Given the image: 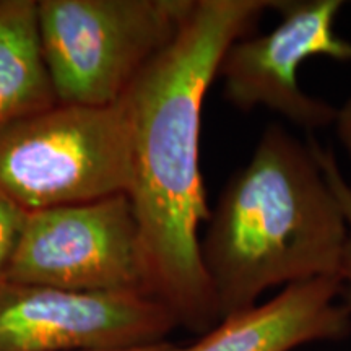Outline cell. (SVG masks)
Listing matches in <instances>:
<instances>
[{"label":"cell","instance_id":"cell-1","mask_svg":"<svg viewBox=\"0 0 351 351\" xmlns=\"http://www.w3.org/2000/svg\"><path fill=\"white\" fill-rule=\"evenodd\" d=\"M275 0H195L176 38L124 96L130 187L148 296L194 332L219 322L200 254L210 208L200 171L202 109L228 47L256 33Z\"/></svg>","mask_w":351,"mask_h":351},{"label":"cell","instance_id":"cell-2","mask_svg":"<svg viewBox=\"0 0 351 351\" xmlns=\"http://www.w3.org/2000/svg\"><path fill=\"white\" fill-rule=\"evenodd\" d=\"M200 254L219 319L275 287L340 278L350 228L314 140L267 125L210 210Z\"/></svg>","mask_w":351,"mask_h":351},{"label":"cell","instance_id":"cell-3","mask_svg":"<svg viewBox=\"0 0 351 351\" xmlns=\"http://www.w3.org/2000/svg\"><path fill=\"white\" fill-rule=\"evenodd\" d=\"M195 0H38L59 104L111 106L169 46Z\"/></svg>","mask_w":351,"mask_h":351},{"label":"cell","instance_id":"cell-4","mask_svg":"<svg viewBox=\"0 0 351 351\" xmlns=\"http://www.w3.org/2000/svg\"><path fill=\"white\" fill-rule=\"evenodd\" d=\"M130 132L124 99L59 104L0 130V192L26 213L127 194Z\"/></svg>","mask_w":351,"mask_h":351},{"label":"cell","instance_id":"cell-5","mask_svg":"<svg viewBox=\"0 0 351 351\" xmlns=\"http://www.w3.org/2000/svg\"><path fill=\"white\" fill-rule=\"evenodd\" d=\"M3 282L90 293H147L127 194L26 213Z\"/></svg>","mask_w":351,"mask_h":351},{"label":"cell","instance_id":"cell-6","mask_svg":"<svg viewBox=\"0 0 351 351\" xmlns=\"http://www.w3.org/2000/svg\"><path fill=\"white\" fill-rule=\"evenodd\" d=\"M343 5L341 0H275V28L236 39L219 62L228 103L241 112L269 109L306 132L333 127L339 108L306 93L298 75L313 57L351 64V41L335 29Z\"/></svg>","mask_w":351,"mask_h":351},{"label":"cell","instance_id":"cell-7","mask_svg":"<svg viewBox=\"0 0 351 351\" xmlns=\"http://www.w3.org/2000/svg\"><path fill=\"white\" fill-rule=\"evenodd\" d=\"M178 327L143 293H90L0 282V351H116L165 341Z\"/></svg>","mask_w":351,"mask_h":351},{"label":"cell","instance_id":"cell-8","mask_svg":"<svg viewBox=\"0 0 351 351\" xmlns=\"http://www.w3.org/2000/svg\"><path fill=\"white\" fill-rule=\"evenodd\" d=\"M341 293L340 278L289 285L269 301L219 319L200 340L179 351H295L343 340L351 333V314L339 302Z\"/></svg>","mask_w":351,"mask_h":351},{"label":"cell","instance_id":"cell-9","mask_svg":"<svg viewBox=\"0 0 351 351\" xmlns=\"http://www.w3.org/2000/svg\"><path fill=\"white\" fill-rule=\"evenodd\" d=\"M56 104L39 36L38 0H0V130Z\"/></svg>","mask_w":351,"mask_h":351},{"label":"cell","instance_id":"cell-10","mask_svg":"<svg viewBox=\"0 0 351 351\" xmlns=\"http://www.w3.org/2000/svg\"><path fill=\"white\" fill-rule=\"evenodd\" d=\"M315 155L322 168L324 174L330 182V186L335 192V195L339 197L341 207H343L346 221H348L350 228V238H348V247H346V257H345V265L343 271H341V285H343V293H341V301L346 306V309L351 314V186L345 179L343 173H341L339 163H337V158L333 155L330 148H324L315 142Z\"/></svg>","mask_w":351,"mask_h":351},{"label":"cell","instance_id":"cell-11","mask_svg":"<svg viewBox=\"0 0 351 351\" xmlns=\"http://www.w3.org/2000/svg\"><path fill=\"white\" fill-rule=\"evenodd\" d=\"M26 212L0 192V282L5 280L13 254L19 245Z\"/></svg>","mask_w":351,"mask_h":351},{"label":"cell","instance_id":"cell-12","mask_svg":"<svg viewBox=\"0 0 351 351\" xmlns=\"http://www.w3.org/2000/svg\"><path fill=\"white\" fill-rule=\"evenodd\" d=\"M333 129H335L337 138H339L346 155L351 158V96L346 98L345 103L337 111Z\"/></svg>","mask_w":351,"mask_h":351},{"label":"cell","instance_id":"cell-13","mask_svg":"<svg viewBox=\"0 0 351 351\" xmlns=\"http://www.w3.org/2000/svg\"><path fill=\"white\" fill-rule=\"evenodd\" d=\"M181 346L168 343V341H160V343H153L147 346H138V348H129V350H116V351H179Z\"/></svg>","mask_w":351,"mask_h":351}]
</instances>
